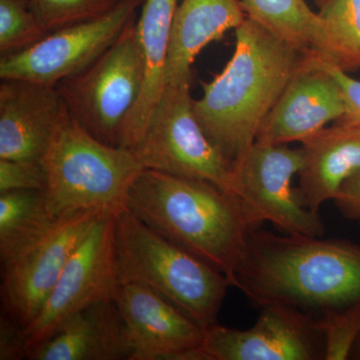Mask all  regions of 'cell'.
<instances>
[{
    "label": "cell",
    "instance_id": "6da1fadb",
    "mask_svg": "<svg viewBox=\"0 0 360 360\" xmlns=\"http://www.w3.org/2000/svg\"><path fill=\"white\" fill-rule=\"evenodd\" d=\"M233 288L257 307L281 302L307 312L340 309L360 300V245L257 227L248 236Z\"/></svg>",
    "mask_w": 360,
    "mask_h": 360
},
{
    "label": "cell",
    "instance_id": "7a4b0ae2",
    "mask_svg": "<svg viewBox=\"0 0 360 360\" xmlns=\"http://www.w3.org/2000/svg\"><path fill=\"white\" fill-rule=\"evenodd\" d=\"M236 37L229 63L193 99L203 131L231 162L257 141L260 125L307 54L250 18L236 28Z\"/></svg>",
    "mask_w": 360,
    "mask_h": 360
},
{
    "label": "cell",
    "instance_id": "3957f363",
    "mask_svg": "<svg viewBox=\"0 0 360 360\" xmlns=\"http://www.w3.org/2000/svg\"><path fill=\"white\" fill-rule=\"evenodd\" d=\"M127 210L219 270L233 288L255 229L236 195L206 180L144 169L130 187Z\"/></svg>",
    "mask_w": 360,
    "mask_h": 360
},
{
    "label": "cell",
    "instance_id": "277c9868",
    "mask_svg": "<svg viewBox=\"0 0 360 360\" xmlns=\"http://www.w3.org/2000/svg\"><path fill=\"white\" fill-rule=\"evenodd\" d=\"M118 283L141 284L203 329L219 323L231 281L124 210L115 217Z\"/></svg>",
    "mask_w": 360,
    "mask_h": 360
},
{
    "label": "cell",
    "instance_id": "5b68a950",
    "mask_svg": "<svg viewBox=\"0 0 360 360\" xmlns=\"http://www.w3.org/2000/svg\"><path fill=\"white\" fill-rule=\"evenodd\" d=\"M41 161L47 206L56 219L79 212L118 214L144 170L131 150L97 141L66 108Z\"/></svg>",
    "mask_w": 360,
    "mask_h": 360
},
{
    "label": "cell",
    "instance_id": "8992f818",
    "mask_svg": "<svg viewBox=\"0 0 360 360\" xmlns=\"http://www.w3.org/2000/svg\"><path fill=\"white\" fill-rule=\"evenodd\" d=\"M146 77V61L137 21L86 70L56 84L66 110L90 135L120 148L127 118L139 103Z\"/></svg>",
    "mask_w": 360,
    "mask_h": 360
},
{
    "label": "cell",
    "instance_id": "52a82bcc",
    "mask_svg": "<svg viewBox=\"0 0 360 360\" xmlns=\"http://www.w3.org/2000/svg\"><path fill=\"white\" fill-rule=\"evenodd\" d=\"M131 151L144 169L206 180L233 194L232 162L196 120L188 82L167 84Z\"/></svg>",
    "mask_w": 360,
    "mask_h": 360
},
{
    "label": "cell",
    "instance_id": "ba28073f",
    "mask_svg": "<svg viewBox=\"0 0 360 360\" xmlns=\"http://www.w3.org/2000/svg\"><path fill=\"white\" fill-rule=\"evenodd\" d=\"M302 162V148L258 141L232 162L233 194L255 229L270 222L284 234L324 236L319 212L303 205L293 187Z\"/></svg>",
    "mask_w": 360,
    "mask_h": 360
},
{
    "label": "cell",
    "instance_id": "9c48e42d",
    "mask_svg": "<svg viewBox=\"0 0 360 360\" xmlns=\"http://www.w3.org/2000/svg\"><path fill=\"white\" fill-rule=\"evenodd\" d=\"M115 214L101 215L68 259L41 311L25 329L26 359L71 316L94 303L113 300L118 285Z\"/></svg>",
    "mask_w": 360,
    "mask_h": 360
},
{
    "label": "cell",
    "instance_id": "30bf717a",
    "mask_svg": "<svg viewBox=\"0 0 360 360\" xmlns=\"http://www.w3.org/2000/svg\"><path fill=\"white\" fill-rule=\"evenodd\" d=\"M103 214L79 212L58 217L40 238L2 262V311L27 328L68 259Z\"/></svg>",
    "mask_w": 360,
    "mask_h": 360
},
{
    "label": "cell",
    "instance_id": "8fae6325",
    "mask_svg": "<svg viewBox=\"0 0 360 360\" xmlns=\"http://www.w3.org/2000/svg\"><path fill=\"white\" fill-rule=\"evenodd\" d=\"M146 0H120L108 13L49 33L25 51L0 58L1 79L56 85L97 60L125 30Z\"/></svg>",
    "mask_w": 360,
    "mask_h": 360
},
{
    "label": "cell",
    "instance_id": "7c38bea8",
    "mask_svg": "<svg viewBox=\"0 0 360 360\" xmlns=\"http://www.w3.org/2000/svg\"><path fill=\"white\" fill-rule=\"evenodd\" d=\"M259 309L250 328L217 323L205 329L198 360L324 359L323 333L310 312L281 302Z\"/></svg>",
    "mask_w": 360,
    "mask_h": 360
},
{
    "label": "cell",
    "instance_id": "4fadbf2b",
    "mask_svg": "<svg viewBox=\"0 0 360 360\" xmlns=\"http://www.w3.org/2000/svg\"><path fill=\"white\" fill-rule=\"evenodd\" d=\"M345 113L342 91L319 54L307 53L278 101L264 118L257 141L302 142Z\"/></svg>",
    "mask_w": 360,
    "mask_h": 360
},
{
    "label": "cell",
    "instance_id": "5bb4252c",
    "mask_svg": "<svg viewBox=\"0 0 360 360\" xmlns=\"http://www.w3.org/2000/svg\"><path fill=\"white\" fill-rule=\"evenodd\" d=\"M113 300L127 326L131 360H198L205 329L141 284L118 283Z\"/></svg>",
    "mask_w": 360,
    "mask_h": 360
},
{
    "label": "cell",
    "instance_id": "9a60e30c",
    "mask_svg": "<svg viewBox=\"0 0 360 360\" xmlns=\"http://www.w3.org/2000/svg\"><path fill=\"white\" fill-rule=\"evenodd\" d=\"M65 110L56 85L1 79L0 160H41Z\"/></svg>",
    "mask_w": 360,
    "mask_h": 360
},
{
    "label": "cell",
    "instance_id": "2e32d148",
    "mask_svg": "<svg viewBox=\"0 0 360 360\" xmlns=\"http://www.w3.org/2000/svg\"><path fill=\"white\" fill-rule=\"evenodd\" d=\"M131 356L127 326L115 300L77 312L27 352L30 360H131Z\"/></svg>",
    "mask_w": 360,
    "mask_h": 360
},
{
    "label": "cell",
    "instance_id": "e0dca14e",
    "mask_svg": "<svg viewBox=\"0 0 360 360\" xmlns=\"http://www.w3.org/2000/svg\"><path fill=\"white\" fill-rule=\"evenodd\" d=\"M300 143L303 162L297 191L303 205L319 212L360 168V129L338 120Z\"/></svg>",
    "mask_w": 360,
    "mask_h": 360
},
{
    "label": "cell",
    "instance_id": "ac0fdd59",
    "mask_svg": "<svg viewBox=\"0 0 360 360\" xmlns=\"http://www.w3.org/2000/svg\"><path fill=\"white\" fill-rule=\"evenodd\" d=\"M246 18L240 0H181L172 23L167 84H191V68L200 51Z\"/></svg>",
    "mask_w": 360,
    "mask_h": 360
},
{
    "label": "cell",
    "instance_id": "d6986e66",
    "mask_svg": "<svg viewBox=\"0 0 360 360\" xmlns=\"http://www.w3.org/2000/svg\"><path fill=\"white\" fill-rule=\"evenodd\" d=\"M179 0H146L137 21L146 61V77L139 103L127 118L120 148L132 150L143 135L151 113L167 86V63L170 37Z\"/></svg>",
    "mask_w": 360,
    "mask_h": 360
},
{
    "label": "cell",
    "instance_id": "ffe728a7",
    "mask_svg": "<svg viewBox=\"0 0 360 360\" xmlns=\"http://www.w3.org/2000/svg\"><path fill=\"white\" fill-rule=\"evenodd\" d=\"M250 20L304 53L328 59V35L319 13L305 0H240Z\"/></svg>",
    "mask_w": 360,
    "mask_h": 360
},
{
    "label": "cell",
    "instance_id": "44dd1931",
    "mask_svg": "<svg viewBox=\"0 0 360 360\" xmlns=\"http://www.w3.org/2000/svg\"><path fill=\"white\" fill-rule=\"evenodd\" d=\"M56 219L49 212L44 191L0 193L1 264L40 238Z\"/></svg>",
    "mask_w": 360,
    "mask_h": 360
},
{
    "label": "cell",
    "instance_id": "7402d4cb",
    "mask_svg": "<svg viewBox=\"0 0 360 360\" xmlns=\"http://www.w3.org/2000/svg\"><path fill=\"white\" fill-rule=\"evenodd\" d=\"M328 35L326 61L349 73L360 70V0H328L319 11Z\"/></svg>",
    "mask_w": 360,
    "mask_h": 360
},
{
    "label": "cell",
    "instance_id": "603a6c76",
    "mask_svg": "<svg viewBox=\"0 0 360 360\" xmlns=\"http://www.w3.org/2000/svg\"><path fill=\"white\" fill-rule=\"evenodd\" d=\"M49 34L28 0H0V58L25 51Z\"/></svg>",
    "mask_w": 360,
    "mask_h": 360
},
{
    "label": "cell",
    "instance_id": "cb8c5ba5",
    "mask_svg": "<svg viewBox=\"0 0 360 360\" xmlns=\"http://www.w3.org/2000/svg\"><path fill=\"white\" fill-rule=\"evenodd\" d=\"M40 25L51 33L101 18L120 0H28Z\"/></svg>",
    "mask_w": 360,
    "mask_h": 360
},
{
    "label": "cell",
    "instance_id": "d4e9b609",
    "mask_svg": "<svg viewBox=\"0 0 360 360\" xmlns=\"http://www.w3.org/2000/svg\"><path fill=\"white\" fill-rule=\"evenodd\" d=\"M319 319L324 336L326 360L350 359L360 335V300L340 309L324 310Z\"/></svg>",
    "mask_w": 360,
    "mask_h": 360
},
{
    "label": "cell",
    "instance_id": "484cf974",
    "mask_svg": "<svg viewBox=\"0 0 360 360\" xmlns=\"http://www.w3.org/2000/svg\"><path fill=\"white\" fill-rule=\"evenodd\" d=\"M47 174L41 160H0V193L11 191H41Z\"/></svg>",
    "mask_w": 360,
    "mask_h": 360
},
{
    "label": "cell",
    "instance_id": "4316f807",
    "mask_svg": "<svg viewBox=\"0 0 360 360\" xmlns=\"http://www.w3.org/2000/svg\"><path fill=\"white\" fill-rule=\"evenodd\" d=\"M26 359L25 328L6 314L0 317V360Z\"/></svg>",
    "mask_w": 360,
    "mask_h": 360
},
{
    "label": "cell",
    "instance_id": "83f0119b",
    "mask_svg": "<svg viewBox=\"0 0 360 360\" xmlns=\"http://www.w3.org/2000/svg\"><path fill=\"white\" fill-rule=\"evenodd\" d=\"M324 61L338 80L345 98V113L340 120L352 123L360 129V80L355 79L345 71L326 60Z\"/></svg>",
    "mask_w": 360,
    "mask_h": 360
},
{
    "label": "cell",
    "instance_id": "f1b7e54d",
    "mask_svg": "<svg viewBox=\"0 0 360 360\" xmlns=\"http://www.w3.org/2000/svg\"><path fill=\"white\" fill-rule=\"evenodd\" d=\"M333 201L343 217L360 220V168L342 184Z\"/></svg>",
    "mask_w": 360,
    "mask_h": 360
},
{
    "label": "cell",
    "instance_id": "f546056e",
    "mask_svg": "<svg viewBox=\"0 0 360 360\" xmlns=\"http://www.w3.org/2000/svg\"><path fill=\"white\" fill-rule=\"evenodd\" d=\"M350 359L360 360V335L357 338L356 342H355L354 349H352V354H350Z\"/></svg>",
    "mask_w": 360,
    "mask_h": 360
},
{
    "label": "cell",
    "instance_id": "4dcf8cb0",
    "mask_svg": "<svg viewBox=\"0 0 360 360\" xmlns=\"http://www.w3.org/2000/svg\"><path fill=\"white\" fill-rule=\"evenodd\" d=\"M314 1L317 7H319V8H321V7L323 6L324 4H326V2L328 1V0H314Z\"/></svg>",
    "mask_w": 360,
    "mask_h": 360
}]
</instances>
